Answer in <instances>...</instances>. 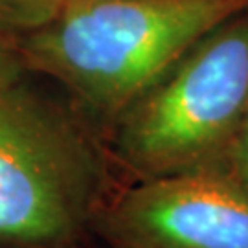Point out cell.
Here are the masks:
<instances>
[{
	"mask_svg": "<svg viewBox=\"0 0 248 248\" xmlns=\"http://www.w3.org/2000/svg\"><path fill=\"white\" fill-rule=\"evenodd\" d=\"M248 0H70L13 37L28 72L59 83L103 134Z\"/></svg>",
	"mask_w": 248,
	"mask_h": 248,
	"instance_id": "1",
	"label": "cell"
},
{
	"mask_svg": "<svg viewBox=\"0 0 248 248\" xmlns=\"http://www.w3.org/2000/svg\"><path fill=\"white\" fill-rule=\"evenodd\" d=\"M122 180L105 134L26 79L0 90V248H94Z\"/></svg>",
	"mask_w": 248,
	"mask_h": 248,
	"instance_id": "2",
	"label": "cell"
},
{
	"mask_svg": "<svg viewBox=\"0 0 248 248\" xmlns=\"http://www.w3.org/2000/svg\"><path fill=\"white\" fill-rule=\"evenodd\" d=\"M248 103V13L195 45L105 134L122 184L228 166Z\"/></svg>",
	"mask_w": 248,
	"mask_h": 248,
	"instance_id": "3",
	"label": "cell"
},
{
	"mask_svg": "<svg viewBox=\"0 0 248 248\" xmlns=\"http://www.w3.org/2000/svg\"><path fill=\"white\" fill-rule=\"evenodd\" d=\"M94 239L103 248H248V189L221 173L122 184Z\"/></svg>",
	"mask_w": 248,
	"mask_h": 248,
	"instance_id": "4",
	"label": "cell"
},
{
	"mask_svg": "<svg viewBox=\"0 0 248 248\" xmlns=\"http://www.w3.org/2000/svg\"><path fill=\"white\" fill-rule=\"evenodd\" d=\"M70 0H0V35L9 39L46 24Z\"/></svg>",
	"mask_w": 248,
	"mask_h": 248,
	"instance_id": "5",
	"label": "cell"
},
{
	"mask_svg": "<svg viewBox=\"0 0 248 248\" xmlns=\"http://www.w3.org/2000/svg\"><path fill=\"white\" fill-rule=\"evenodd\" d=\"M26 66L18 53L13 39L0 35V90L26 78Z\"/></svg>",
	"mask_w": 248,
	"mask_h": 248,
	"instance_id": "6",
	"label": "cell"
},
{
	"mask_svg": "<svg viewBox=\"0 0 248 248\" xmlns=\"http://www.w3.org/2000/svg\"><path fill=\"white\" fill-rule=\"evenodd\" d=\"M224 177H230L232 180H235L237 184L248 189V103L232 156L224 169Z\"/></svg>",
	"mask_w": 248,
	"mask_h": 248,
	"instance_id": "7",
	"label": "cell"
}]
</instances>
